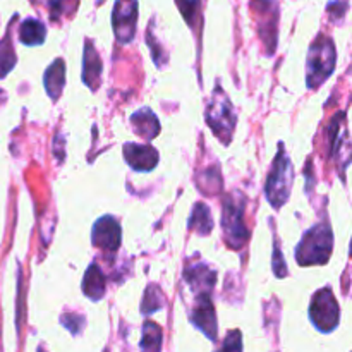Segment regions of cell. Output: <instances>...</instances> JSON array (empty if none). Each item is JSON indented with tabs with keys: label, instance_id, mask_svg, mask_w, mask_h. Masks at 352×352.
<instances>
[{
	"label": "cell",
	"instance_id": "obj_1",
	"mask_svg": "<svg viewBox=\"0 0 352 352\" xmlns=\"http://www.w3.org/2000/svg\"><path fill=\"white\" fill-rule=\"evenodd\" d=\"M333 236L329 223H320L313 227L302 236L298 250H296V260L299 265H323L329 261L332 254Z\"/></svg>",
	"mask_w": 352,
	"mask_h": 352
},
{
	"label": "cell",
	"instance_id": "obj_2",
	"mask_svg": "<svg viewBox=\"0 0 352 352\" xmlns=\"http://www.w3.org/2000/svg\"><path fill=\"white\" fill-rule=\"evenodd\" d=\"M292 182H294V168H292L291 160H289L287 153L284 148H280L277 158L274 162L270 175H268L267 188H265V195H267L268 201L275 210L280 208L291 195Z\"/></svg>",
	"mask_w": 352,
	"mask_h": 352
},
{
	"label": "cell",
	"instance_id": "obj_3",
	"mask_svg": "<svg viewBox=\"0 0 352 352\" xmlns=\"http://www.w3.org/2000/svg\"><path fill=\"white\" fill-rule=\"evenodd\" d=\"M336 45L329 36H318L308 54V88H318L336 69Z\"/></svg>",
	"mask_w": 352,
	"mask_h": 352
},
{
	"label": "cell",
	"instance_id": "obj_4",
	"mask_svg": "<svg viewBox=\"0 0 352 352\" xmlns=\"http://www.w3.org/2000/svg\"><path fill=\"white\" fill-rule=\"evenodd\" d=\"M206 122L222 143H230L234 127H236V113H234L232 103L220 86H217L212 102L206 109Z\"/></svg>",
	"mask_w": 352,
	"mask_h": 352
},
{
	"label": "cell",
	"instance_id": "obj_5",
	"mask_svg": "<svg viewBox=\"0 0 352 352\" xmlns=\"http://www.w3.org/2000/svg\"><path fill=\"white\" fill-rule=\"evenodd\" d=\"M309 318L320 332L325 333L332 332L339 325V305H337L330 289H322V291L316 292L311 306H309Z\"/></svg>",
	"mask_w": 352,
	"mask_h": 352
},
{
	"label": "cell",
	"instance_id": "obj_6",
	"mask_svg": "<svg viewBox=\"0 0 352 352\" xmlns=\"http://www.w3.org/2000/svg\"><path fill=\"white\" fill-rule=\"evenodd\" d=\"M222 227L226 241L232 250H241L246 244L250 232L244 226V205L241 201L227 198L223 201Z\"/></svg>",
	"mask_w": 352,
	"mask_h": 352
},
{
	"label": "cell",
	"instance_id": "obj_7",
	"mask_svg": "<svg viewBox=\"0 0 352 352\" xmlns=\"http://www.w3.org/2000/svg\"><path fill=\"white\" fill-rule=\"evenodd\" d=\"M138 0H117L112 12L113 33L119 43H129L136 33Z\"/></svg>",
	"mask_w": 352,
	"mask_h": 352
},
{
	"label": "cell",
	"instance_id": "obj_8",
	"mask_svg": "<svg viewBox=\"0 0 352 352\" xmlns=\"http://www.w3.org/2000/svg\"><path fill=\"white\" fill-rule=\"evenodd\" d=\"M91 239L93 244L100 250L107 251V253H116L120 246V239H122V230H120L119 222L113 217H102L93 226Z\"/></svg>",
	"mask_w": 352,
	"mask_h": 352
},
{
	"label": "cell",
	"instance_id": "obj_9",
	"mask_svg": "<svg viewBox=\"0 0 352 352\" xmlns=\"http://www.w3.org/2000/svg\"><path fill=\"white\" fill-rule=\"evenodd\" d=\"M124 158L127 165L136 172H150L158 164V151L148 144L126 143L124 144Z\"/></svg>",
	"mask_w": 352,
	"mask_h": 352
},
{
	"label": "cell",
	"instance_id": "obj_10",
	"mask_svg": "<svg viewBox=\"0 0 352 352\" xmlns=\"http://www.w3.org/2000/svg\"><path fill=\"white\" fill-rule=\"evenodd\" d=\"M191 322L208 337L210 340L217 339V316L213 313V306L210 302L208 294L198 296V305L191 315Z\"/></svg>",
	"mask_w": 352,
	"mask_h": 352
},
{
	"label": "cell",
	"instance_id": "obj_11",
	"mask_svg": "<svg viewBox=\"0 0 352 352\" xmlns=\"http://www.w3.org/2000/svg\"><path fill=\"white\" fill-rule=\"evenodd\" d=\"M184 278L195 292H198V294H210L213 285H215L217 272L206 267L205 263H199L196 267L188 268L184 272Z\"/></svg>",
	"mask_w": 352,
	"mask_h": 352
},
{
	"label": "cell",
	"instance_id": "obj_12",
	"mask_svg": "<svg viewBox=\"0 0 352 352\" xmlns=\"http://www.w3.org/2000/svg\"><path fill=\"white\" fill-rule=\"evenodd\" d=\"M102 71V60H100L98 54H96V50L93 48V45L88 41L85 50V58H82V81H85V85L91 89L98 88Z\"/></svg>",
	"mask_w": 352,
	"mask_h": 352
},
{
	"label": "cell",
	"instance_id": "obj_13",
	"mask_svg": "<svg viewBox=\"0 0 352 352\" xmlns=\"http://www.w3.org/2000/svg\"><path fill=\"white\" fill-rule=\"evenodd\" d=\"M131 124H133L134 131L138 136L144 138V140H153L160 133V122H158L157 116L151 112L150 109H141L131 117Z\"/></svg>",
	"mask_w": 352,
	"mask_h": 352
},
{
	"label": "cell",
	"instance_id": "obj_14",
	"mask_svg": "<svg viewBox=\"0 0 352 352\" xmlns=\"http://www.w3.org/2000/svg\"><path fill=\"white\" fill-rule=\"evenodd\" d=\"M45 89H47L48 96H52V100H57L60 96L62 88L65 85V64L64 60L57 58L50 67L45 71L43 78Z\"/></svg>",
	"mask_w": 352,
	"mask_h": 352
},
{
	"label": "cell",
	"instance_id": "obj_15",
	"mask_svg": "<svg viewBox=\"0 0 352 352\" xmlns=\"http://www.w3.org/2000/svg\"><path fill=\"white\" fill-rule=\"evenodd\" d=\"M82 292L93 301H100L105 296V275L98 268V265L93 263L88 268L82 280Z\"/></svg>",
	"mask_w": 352,
	"mask_h": 352
},
{
	"label": "cell",
	"instance_id": "obj_16",
	"mask_svg": "<svg viewBox=\"0 0 352 352\" xmlns=\"http://www.w3.org/2000/svg\"><path fill=\"white\" fill-rule=\"evenodd\" d=\"M47 36V28L41 21L34 19V17H28L21 23L19 28V40L28 47H36L41 45Z\"/></svg>",
	"mask_w": 352,
	"mask_h": 352
},
{
	"label": "cell",
	"instance_id": "obj_17",
	"mask_svg": "<svg viewBox=\"0 0 352 352\" xmlns=\"http://www.w3.org/2000/svg\"><path fill=\"white\" fill-rule=\"evenodd\" d=\"M189 229L196 230L201 236H208L213 229V219L210 208L205 203H198V205L192 208L191 220H189Z\"/></svg>",
	"mask_w": 352,
	"mask_h": 352
},
{
	"label": "cell",
	"instance_id": "obj_18",
	"mask_svg": "<svg viewBox=\"0 0 352 352\" xmlns=\"http://www.w3.org/2000/svg\"><path fill=\"white\" fill-rule=\"evenodd\" d=\"M141 349L158 351L162 347V330L157 323L146 322L143 327V340L140 344Z\"/></svg>",
	"mask_w": 352,
	"mask_h": 352
},
{
	"label": "cell",
	"instance_id": "obj_19",
	"mask_svg": "<svg viewBox=\"0 0 352 352\" xmlns=\"http://www.w3.org/2000/svg\"><path fill=\"white\" fill-rule=\"evenodd\" d=\"M14 64H16V54H14L9 33H7V36L0 41V79L6 78L12 71Z\"/></svg>",
	"mask_w": 352,
	"mask_h": 352
},
{
	"label": "cell",
	"instance_id": "obj_20",
	"mask_svg": "<svg viewBox=\"0 0 352 352\" xmlns=\"http://www.w3.org/2000/svg\"><path fill=\"white\" fill-rule=\"evenodd\" d=\"M179 10L182 12L184 19L189 24H195V19L198 17L199 9H201V0H175Z\"/></svg>",
	"mask_w": 352,
	"mask_h": 352
},
{
	"label": "cell",
	"instance_id": "obj_21",
	"mask_svg": "<svg viewBox=\"0 0 352 352\" xmlns=\"http://www.w3.org/2000/svg\"><path fill=\"white\" fill-rule=\"evenodd\" d=\"M162 292L160 289H155V296H153V285L151 287H148V291L144 292V301L143 305H141V309H143V313H155L158 308L162 306Z\"/></svg>",
	"mask_w": 352,
	"mask_h": 352
},
{
	"label": "cell",
	"instance_id": "obj_22",
	"mask_svg": "<svg viewBox=\"0 0 352 352\" xmlns=\"http://www.w3.org/2000/svg\"><path fill=\"white\" fill-rule=\"evenodd\" d=\"M3 100H6V95H3V93H2V89H0V103H2Z\"/></svg>",
	"mask_w": 352,
	"mask_h": 352
}]
</instances>
